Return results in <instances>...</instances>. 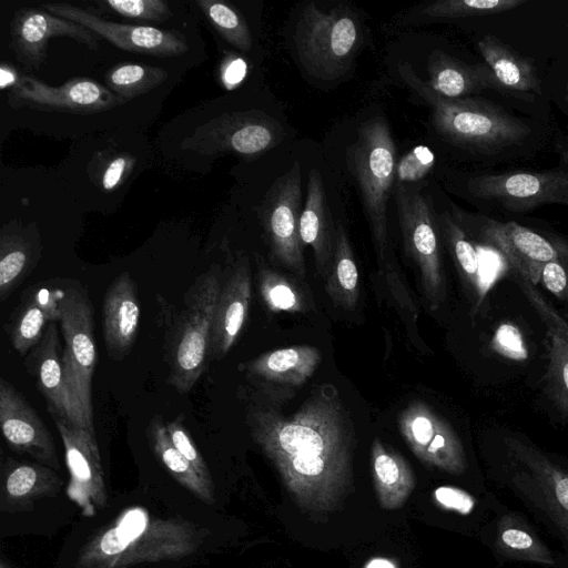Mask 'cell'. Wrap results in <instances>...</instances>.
I'll list each match as a JSON object with an SVG mask.
<instances>
[{"mask_svg": "<svg viewBox=\"0 0 568 568\" xmlns=\"http://www.w3.org/2000/svg\"><path fill=\"white\" fill-rule=\"evenodd\" d=\"M62 439L69 471L65 489L84 517H93L108 503V490L94 430L53 419Z\"/></svg>", "mask_w": 568, "mask_h": 568, "instance_id": "7c38bea8", "label": "cell"}, {"mask_svg": "<svg viewBox=\"0 0 568 568\" xmlns=\"http://www.w3.org/2000/svg\"><path fill=\"white\" fill-rule=\"evenodd\" d=\"M140 314L136 283L128 272H122L109 285L102 303L103 338L112 359L121 361L131 352Z\"/></svg>", "mask_w": 568, "mask_h": 568, "instance_id": "44dd1931", "label": "cell"}, {"mask_svg": "<svg viewBox=\"0 0 568 568\" xmlns=\"http://www.w3.org/2000/svg\"><path fill=\"white\" fill-rule=\"evenodd\" d=\"M61 486L54 469L38 462L7 458L2 464L1 511L29 510L37 499L58 493Z\"/></svg>", "mask_w": 568, "mask_h": 568, "instance_id": "cb8c5ba5", "label": "cell"}, {"mask_svg": "<svg viewBox=\"0 0 568 568\" xmlns=\"http://www.w3.org/2000/svg\"><path fill=\"white\" fill-rule=\"evenodd\" d=\"M365 568H396V566L388 559L374 558L366 564Z\"/></svg>", "mask_w": 568, "mask_h": 568, "instance_id": "681fc988", "label": "cell"}, {"mask_svg": "<svg viewBox=\"0 0 568 568\" xmlns=\"http://www.w3.org/2000/svg\"><path fill=\"white\" fill-rule=\"evenodd\" d=\"M245 72V65L242 60L234 61L227 68L224 79L227 83L234 84L239 82Z\"/></svg>", "mask_w": 568, "mask_h": 568, "instance_id": "c3c4849f", "label": "cell"}, {"mask_svg": "<svg viewBox=\"0 0 568 568\" xmlns=\"http://www.w3.org/2000/svg\"><path fill=\"white\" fill-rule=\"evenodd\" d=\"M467 187L473 196L496 200L515 212L546 203L568 204V175L562 171L485 174L469 180Z\"/></svg>", "mask_w": 568, "mask_h": 568, "instance_id": "9a60e30c", "label": "cell"}, {"mask_svg": "<svg viewBox=\"0 0 568 568\" xmlns=\"http://www.w3.org/2000/svg\"><path fill=\"white\" fill-rule=\"evenodd\" d=\"M361 39V24L353 11H324L315 2L303 8L294 33L301 65L321 81L337 80L351 70Z\"/></svg>", "mask_w": 568, "mask_h": 568, "instance_id": "8992f818", "label": "cell"}, {"mask_svg": "<svg viewBox=\"0 0 568 568\" xmlns=\"http://www.w3.org/2000/svg\"><path fill=\"white\" fill-rule=\"evenodd\" d=\"M0 568H12L4 557L0 559Z\"/></svg>", "mask_w": 568, "mask_h": 568, "instance_id": "f907efd6", "label": "cell"}, {"mask_svg": "<svg viewBox=\"0 0 568 568\" xmlns=\"http://www.w3.org/2000/svg\"><path fill=\"white\" fill-rule=\"evenodd\" d=\"M13 108L74 114L98 113L128 101L89 78H73L60 87H50L30 75H20L8 93Z\"/></svg>", "mask_w": 568, "mask_h": 568, "instance_id": "4fadbf2b", "label": "cell"}, {"mask_svg": "<svg viewBox=\"0 0 568 568\" xmlns=\"http://www.w3.org/2000/svg\"><path fill=\"white\" fill-rule=\"evenodd\" d=\"M346 164L361 199L378 255L387 250V204L396 180V146L384 116H373L357 129L346 148Z\"/></svg>", "mask_w": 568, "mask_h": 568, "instance_id": "5b68a950", "label": "cell"}, {"mask_svg": "<svg viewBox=\"0 0 568 568\" xmlns=\"http://www.w3.org/2000/svg\"><path fill=\"white\" fill-rule=\"evenodd\" d=\"M252 281L246 257L240 258L222 284L212 320L209 361L222 359L236 343L246 322Z\"/></svg>", "mask_w": 568, "mask_h": 568, "instance_id": "ffe728a7", "label": "cell"}, {"mask_svg": "<svg viewBox=\"0 0 568 568\" xmlns=\"http://www.w3.org/2000/svg\"><path fill=\"white\" fill-rule=\"evenodd\" d=\"M0 426L9 448L60 469L53 437L38 412L6 378L0 379Z\"/></svg>", "mask_w": 568, "mask_h": 568, "instance_id": "e0dca14e", "label": "cell"}, {"mask_svg": "<svg viewBox=\"0 0 568 568\" xmlns=\"http://www.w3.org/2000/svg\"><path fill=\"white\" fill-rule=\"evenodd\" d=\"M221 276L220 268L212 266L194 281L169 329L168 383L179 394H187L206 371L212 320L222 286Z\"/></svg>", "mask_w": 568, "mask_h": 568, "instance_id": "277c9868", "label": "cell"}, {"mask_svg": "<svg viewBox=\"0 0 568 568\" xmlns=\"http://www.w3.org/2000/svg\"><path fill=\"white\" fill-rule=\"evenodd\" d=\"M321 358L318 348L295 345L266 352L240 364L239 369L257 381L301 387L313 376Z\"/></svg>", "mask_w": 568, "mask_h": 568, "instance_id": "d4e9b609", "label": "cell"}, {"mask_svg": "<svg viewBox=\"0 0 568 568\" xmlns=\"http://www.w3.org/2000/svg\"><path fill=\"white\" fill-rule=\"evenodd\" d=\"M247 426L302 510L327 515L353 488L354 425L335 385L315 387L292 415L251 406Z\"/></svg>", "mask_w": 568, "mask_h": 568, "instance_id": "6da1fadb", "label": "cell"}, {"mask_svg": "<svg viewBox=\"0 0 568 568\" xmlns=\"http://www.w3.org/2000/svg\"><path fill=\"white\" fill-rule=\"evenodd\" d=\"M207 530L180 517L162 518L131 507L83 545L75 568H129L174 561L195 554Z\"/></svg>", "mask_w": 568, "mask_h": 568, "instance_id": "7a4b0ae2", "label": "cell"}, {"mask_svg": "<svg viewBox=\"0 0 568 568\" xmlns=\"http://www.w3.org/2000/svg\"><path fill=\"white\" fill-rule=\"evenodd\" d=\"M59 324L64 339L62 361L67 386L83 425L93 427L92 377L98 362L94 320L85 290H65L60 300Z\"/></svg>", "mask_w": 568, "mask_h": 568, "instance_id": "ba28073f", "label": "cell"}, {"mask_svg": "<svg viewBox=\"0 0 568 568\" xmlns=\"http://www.w3.org/2000/svg\"><path fill=\"white\" fill-rule=\"evenodd\" d=\"M540 280L549 292L568 302V243L562 242L558 257L542 266Z\"/></svg>", "mask_w": 568, "mask_h": 568, "instance_id": "7bdbcfd3", "label": "cell"}, {"mask_svg": "<svg viewBox=\"0 0 568 568\" xmlns=\"http://www.w3.org/2000/svg\"><path fill=\"white\" fill-rule=\"evenodd\" d=\"M258 288L265 305L272 312L300 313L305 311V301L297 287L286 277L260 266Z\"/></svg>", "mask_w": 568, "mask_h": 568, "instance_id": "74e56055", "label": "cell"}, {"mask_svg": "<svg viewBox=\"0 0 568 568\" xmlns=\"http://www.w3.org/2000/svg\"><path fill=\"white\" fill-rule=\"evenodd\" d=\"M484 234L505 254L514 270L531 284L538 283L542 266L558 257L562 245V242H551L513 221H491L487 223Z\"/></svg>", "mask_w": 568, "mask_h": 568, "instance_id": "7402d4cb", "label": "cell"}, {"mask_svg": "<svg viewBox=\"0 0 568 568\" xmlns=\"http://www.w3.org/2000/svg\"><path fill=\"white\" fill-rule=\"evenodd\" d=\"M426 83L438 94L460 99L486 88L496 87L490 69L485 63L469 64L442 50H434L427 62Z\"/></svg>", "mask_w": 568, "mask_h": 568, "instance_id": "83f0119b", "label": "cell"}, {"mask_svg": "<svg viewBox=\"0 0 568 568\" xmlns=\"http://www.w3.org/2000/svg\"><path fill=\"white\" fill-rule=\"evenodd\" d=\"M565 100H566V102L568 103V85H567V93H566V95H565Z\"/></svg>", "mask_w": 568, "mask_h": 568, "instance_id": "816d5d0a", "label": "cell"}, {"mask_svg": "<svg viewBox=\"0 0 568 568\" xmlns=\"http://www.w3.org/2000/svg\"><path fill=\"white\" fill-rule=\"evenodd\" d=\"M490 347L501 356L513 361H525L528 357L524 337L513 323H501L495 331Z\"/></svg>", "mask_w": 568, "mask_h": 568, "instance_id": "b9f144b4", "label": "cell"}, {"mask_svg": "<svg viewBox=\"0 0 568 568\" xmlns=\"http://www.w3.org/2000/svg\"><path fill=\"white\" fill-rule=\"evenodd\" d=\"M404 83L432 110V124L449 143L493 153L523 141L530 129L498 105L479 99H450L436 93L407 63L398 65Z\"/></svg>", "mask_w": 568, "mask_h": 568, "instance_id": "3957f363", "label": "cell"}, {"mask_svg": "<svg viewBox=\"0 0 568 568\" xmlns=\"http://www.w3.org/2000/svg\"><path fill=\"white\" fill-rule=\"evenodd\" d=\"M525 0H442L428 4L423 13L434 19L480 17L513 10Z\"/></svg>", "mask_w": 568, "mask_h": 568, "instance_id": "f35d334b", "label": "cell"}, {"mask_svg": "<svg viewBox=\"0 0 568 568\" xmlns=\"http://www.w3.org/2000/svg\"><path fill=\"white\" fill-rule=\"evenodd\" d=\"M183 422L184 416L180 415L166 423V429L170 438L176 449L191 463L197 474L206 483L214 485L205 459L197 449Z\"/></svg>", "mask_w": 568, "mask_h": 568, "instance_id": "60d3db41", "label": "cell"}, {"mask_svg": "<svg viewBox=\"0 0 568 568\" xmlns=\"http://www.w3.org/2000/svg\"><path fill=\"white\" fill-rule=\"evenodd\" d=\"M394 196L405 251L419 268L429 307L436 310L446 290L432 201L419 189L403 184L396 186Z\"/></svg>", "mask_w": 568, "mask_h": 568, "instance_id": "9c48e42d", "label": "cell"}, {"mask_svg": "<svg viewBox=\"0 0 568 568\" xmlns=\"http://www.w3.org/2000/svg\"><path fill=\"white\" fill-rule=\"evenodd\" d=\"M506 486L568 548V471L535 446L507 437Z\"/></svg>", "mask_w": 568, "mask_h": 568, "instance_id": "52a82bcc", "label": "cell"}, {"mask_svg": "<svg viewBox=\"0 0 568 568\" xmlns=\"http://www.w3.org/2000/svg\"><path fill=\"white\" fill-rule=\"evenodd\" d=\"M435 162L432 150L419 145L408 152L396 168V180L402 183L422 180L433 168Z\"/></svg>", "mask_w": 568, "mask_h": 568, "instance_id": "ee69618b", "label": "cell"}, {"mask_svg": "<svg viewBox=\"0 0 568 568\" xmlns=\"http://www.w3.org/2000/svg\"><path fill=\"white\" fill-rule=\"evenodd\" d=\"M477 47L494 75L496 87L516 93H541L540 81L531 60L493 34L481 38Z\"/></svg>", "mask_w": 568, "mask_h": 568, "instance_id": "f546056e", "label": "cell"}, {"mask_svg": "<svg viewBox=\"0 0 568 568\" xmlns=\"http://www.w3.org/2000/svg\"><path fill=\"white\" fill-rule=\"evenodd\" d=\"M97 3L130 19L163 22L171 17L169 4L163 0H103Z\"/></svg>", "mask_w": 568, "mask_h": 568, "instance_id": "ab89813d", "label": "cell"}, {"mask_svg": "<svg viewBox=\"0 0 568 568\" xmlns=\"http://www.w3.org/2000/svg\"><path fill=\"white\" fill-rule=\"evenodd\" d=\"M300 234L304 245L312 247L318 273L326 277L333 261L335 226L331 221L326 193L321 173H308L306 201L300 220Z\"/></svg>", "mask_w": 568, "mask_h": 568, "instance_id": "484cf974", "label": "cell"}, {"mask_svg": "<svg viewBox=\"0 0 568 568\" xmlns=\"http://www.w3.org/2000/svg\"><path fill=\"white\" fill-rule=\"evenodd\" d=\"M436 501L443 507L467 514L474 506L473 498L465 491L455 487H438L434 493Z\"/></svg>", "mask_w": 568, "mask_h": 568, "instance_id": "bcb514c9", "label": "cell"}, {"mask_svg": "<svg viewBox=\"0 0 568 568\" xmlns=\"http://www.w3.org/2000/svg\"><path fill=\"white\" fill-rule=\"evenodd\" d=\"M149 446L170 475L197 499L207 505L215 501L214 485L206 483L191 463L173 445L161 414H155L146 426Z\"/></svg>", "mask_w": 568, "mask_h": 568, "instance_id": "4dcf8cb0", "label": "cell"}, {"mask_svg": "<svg viewBox=\"0 0 568 568\" xmlns=\"http://www.w3.org/2000/svg\"><path fill=\"white\" fill-rule=\"evenodd\" d=\"M197 6L216 31L232 45L243 52L252 48L248 26L242 14L224 1L199 0Z\"/></svg>", "mask_w": 568, "mask_h": 568, "instance_id": "d590c367", "label": "cell"}, {"mask_svg": "<svg viewBox=\"0 0 568 568\" xmlns=\"http://www.w3.org/2000/svg\"><path fill=\"white\" fill-rule=\"evenodd\" d=\"M57 325L58 322L49 324L41 341L24 356V366L44 397L52 419L85 428L67 386Z\"/></svg>", "mask_w": 568, "mask_h": 568, "instance_id": "d6986e66", "label": "cell"}, {"mask_svg": "<svg viewBox=\"0 0 568 568\" xmlns=\"http://www.w3.org/2000/svg\"><path fill=\"white\" fill-rule=\"evenodd\" d=\"M515 276L528 300L542 316L549 332L557 333L568 341V324L548 305L524 275L515 270Z\"/></svg>", "mask_w": 568, "mask_h": 568, "instance_id": "f6af8a7d", "label": "cell"}, {"mask_svg": "<svg viewBox=\"0 0 568 568\" xmlns=\"http://www.w3.org/2000/svg\"><path fill=\"white\" fill-rule=\"evenodd\" d=\"M41 256L34 227L7 224L0 234V301L4 302L33 271Z\"/></svg>", "mask_w": 568, "mask_h": 568, "instance_id": "4316f807", "label": "cell"}, {"mask_svg": "<svg viewBox=\"0 0 568 568\" xmlns=\"http://www.w3.org/2000/svg\"><path fill=\"white\" fill-rule=\"evenodd\" d=\"M398 426L409 449L423 464L455 476L466 471L467 458L459 437L426 403L410 402L399 414Z\"/></svg>", "mask_w": 568, "mask_h": 568, "instance_id": "8fae6325", "label": "cell"}, {"mask_svg": "<svg viewBox=\"0 0 568 568\" xmlns=\"http://www.w3.org/2000/svg\"><path fill=\"white\" fill-rule=\"evenodd\" d=\"M43 8L52 14L85 27L125 51L155 57H176L189 50L185 38L179 32L106 21L87 9L69 3H47Z\"/></svg>", "mask_w": 568, "mask_h": 568, "instance_id": "2e32d148", "label": "cell"}, {"mask_svg": "<svg viewBox=\"0 0 568 568\" xmlns=\"http://www.w3.org/2000/svg\"><path fill=\"white\" fill-rule=\"evenodd\" d=\"M68 37L97 50L101 39L93 31L39 8H21L14 12L11 47L17 60L26 68L38 69L45 59L48 41Z\"/></svg>", "mask_w": 568, "mask_h": 568, "instance_id": "ac0fdd59", "label": "cell"}, {"mask_svg": "<svg viewBox=\"0 0 568 568\" xmlns=\"http://www.w3.org/2000/svg\"><path fill=\"white\" fill-rule=\"evenodd\" d=\"M65 290L37 286L22 296L7 324L12 347L26 356L43 337L52 322H59L60 300Z\"/></svg>", "mask_w": 568, "mask_h": 568, "instance_id": "603a6c76", "label": "cell"}, {"mask_svg": "<svg viewBox=\"0 0 568 568\" xmlns=\"http://www.w3.org/2000/svg\"><path fill=\"white\" fill-rule=\"evenodd\" d=\"M166 78L162 68L136 63L118 64L105 73L106 88L126 101L151 91Z\"/></svg>", "mask_w": 568, "mask_h": 568, "instance_id": "e575fe53", "label": "cell"}, {"mask_svg": "<svg viewBox=\"0 0 568 568\" xmlns=\"http://www.w3.org/2000/svg\"><path fill=\"white\" fill-rule=\"evenodd\" d=\"M440 225L466 285L471 288L478 303H480L488 291V285L480 271V261L476 247L450 215L443 214Z\"/></svg>", "mask_w": 568, "mask_h": 568, "instance_id": "836d02e7", "label": "cell"}, {"mask_svg": "<svg viewBox=\"0 0 568 568\" xmlns=\"http://www.w3.org/2000/svg\"><path fill=\"white\" fill-rule=\"evenodd\" d=\"M134 160L125 154L114 158L105 168L102 175V187L105 191L116 189L131 171Z\"/></svg>", "mask_w": 568, "mask_h": 568, "instance_id": "7dc6e473", "label": "cell"}, {"mask_svg": "<svg viewBox=\"0 0 568 568\" xmlns=\"http://www.w3.org/2000/svg\"><path fill=\"white\" fill-rule=\"evenodd\" d=\"M495 545L508 558L555 566L550 549L517 516L508 514L498 521Z\"/></svg>", "mask_w": 568, "mask_h": 568, "instance_id": "d6a6232c", "label": "cell"}, {"mask_svg": "<svg viewBox=\"0 0 568 568\" xmlns=\"http://www.w3.org/2000/svg\"><path fill=\"white\" fill-rule=\"evenodd\" d=\"M285 131L274 118L260 111L224 114L189 140V146L203 152H233L254 159L282 142Z\"/></svg>", "mask_w": 568, "mask_h": 568, "instance_id": "5bb4252c", "label": "cell"}, {"mask_svg": "<svg viewBox=\"0 0 568 568\" xmlns=\"http://www.w3.org/2000/svg\"><path fill=\"white\" fill-rule=\"evenodd\" d=\"M301 200V164L295 160L290 170L277 178L266 192L258 215L273 257L305 278L304 244L300 234Z\"/></svg>", "mask_w": 568, "mask_h": 568, "instance_id": "30bf717a", "label": "cell"}, {"mask_svg": "<svg viewBox=\"0 0 568 568\" xmlns=\"http://www.w3.org/2000/svg\"><path fill=\"white\" fill-rule=\"evenodd\" d=\"M324 288L336 305L346 310H354L357 305L358 271L342 223L335 225L334 255Z\"/></svg>", "mask_w": 568, "mask_h": 568, "instance_id": "1f68e13d", "label": "cell"}, {"mask_svg": "<svg viewBox=\"0 0 568 568\" xmlns=\"http://www.w3.org/2000/svg\"><path fill=\"white\" fill-rule=\"evenodd\" d=\"M371 458L374 487L381 507L386 510L403 507L416 485L410 465L379 438H374L372 443Z\"/></svg>", "mask_w": 568, "mask_h": 568, "instance_id": "f1b7e54d", "label": "cell"}, {"mask_svg": "<svg viewBox=\"0 0 568 568\" xmlns=\"http://www.w3.org/2000/svg\"><path fill=\"white\" fill-rule=\"evenodd\" d=\"M546 390L558 410L568 416V341L549 332V361Z\"/></svg>", "mask_w": 568, "mask_h": 568, "instance_id": "8d00e7d4", "label": "cell"}]
</instances>
